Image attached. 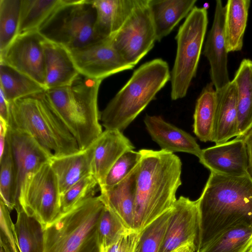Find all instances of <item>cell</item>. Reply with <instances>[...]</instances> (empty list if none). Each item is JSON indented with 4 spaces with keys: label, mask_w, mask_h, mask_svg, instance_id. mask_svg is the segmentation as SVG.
I'll return each instance as SVG.
<instances>
[{
    "label": "cell",
    "mask_w": 252,
    "mask_h": 252,
    "mask_svg": "<svg viewBox=\"0 0 252 252\" xmlns=\"http://www.w3.org/2000/svg\"><path fill=\"white\" fill-rule=\"evenodd\" d=\"M199 228L197 252L226 230L240 225L252 227V177L211 172L197 200Z\"/></svg>",
    "instance_id": "1"
},
{
    "label": "cell",
    "mask_w": 252,
    "mask_h": 252,
    "mask_svg": "<svg viewBox=\"0 0 252 252\" xmlns=\"http://www.w3.org/2000/svg\"><path fill=\"white\" fill-rule=\"evenodd\" d=\"M139 152L133 229L141 232L176 201L182 163L178 156L165 150Z\"/></svg>",
    "instance_id": "2"
},
{
    "label": "cell",
    "mask_w": 252,
    "mask_h": 252,
    "mask_svg": "<svg viewBox=\"0 0 252 252\" xmlns=\"http://www.w3.org/2000/svg\"><path fill=\"white\" fill-rule=\"evenodd\" d=\"M102 81L80 75L68 86L44 93L48 103L75 139L80 150L91 146L103 132L97 102Z\"/></svg>",
    "instance_id": "3"
},
{
    "label": "cell",
    "mask_w": 252,
    "mask_h": 252,
    "mask_svg": "<svg viewBox=\"0 0 252 252\" xmlns=\"http://www.w3.org/2000/svg\"><path fill=\"white\" fill-rule=\"evenodd\" d=\"M170 79L169 65L162 59H155L142 64L100 112L102 126L105 129L123 132Z\"/></svg>",
    "instance_id": "4"
},
{
    "label": "cell",
    "mask_w": 252,
    "mask_h": 252,
    "mask_svg": "<svg viewBox=\"0 0 252 252\" xmlns=\"http://www.w3.org/2000/svg\"><path fill=\"white\" fill-rule=\"evenodd\" d=\"M44 93L10 102L9 127L28 133L54 156L79 151L76 140L52 109Z\"/></svg>",
    "instance_id": "5"
},
{
    "label": "cell",
    "mask_w": 252,
    "mask_h": 252,
    "mask_svg": "<svg viewBox=\"0 0 252 252\" xmlns=\"http://www.w3.org/2000/svg\"><path fill=\"white\" fill-rule=\"evenodd\" d=\"M104 208L99 195L59 214L44 228V252H101L97 226Z\"/></svg>",
    "instance_id": "6"
},
{
    "label": "cell",
    "mask_w": 252,
    "mask_h": 252,
    "mask_svg": "<svg viewBox=\"0 0 252 252\" xmlns=\"http://www.w3.org/2000/svg\"><path fill=\"white\" fill-rule=\"evenodd\" d=\"M208 22L207 9L195 6L178 31L177 52L170 79L173 100L186 95L195 76Z\"/></svg>",
    "instance_id": "7"
},
{
    "label": "cell",
    "mask_w": 252,
    "mask_h": 252,
    "mask_svg": "<svg viewBox=\"0 0 252 252\" xmlns=\"http://www.w3.org/2000/svg\"><path fill=\"white\" fill-rule=\"evenodd\" d=\"M95 9L91 0H68L38 32L46 39L69 51L98 40Z\"/></svg>",
    "instance_id": "8"
},
{
    "label": "cell",
    "mask_w": 252,
    "mask_h": 252,
    "mask_svg": "<svg viewBox=\"0 0 252 252\" xmlns=\"http://www.w3.org/2000/svg\"><path fill=\"white\" fill-rule=\"evenodd\" d=\"M111 37L123 59L133 66L137 64L157 41L148 0H138L122 27Z\"/></svg>",
    "instance_id": "9"
},
{
    "label": "cell",
    "mask_w": 252,
    "mask_h": 252,
    "mask_svg": "<svg viewBox=\"0 0 252 252\" xmlns=\"http://www.w3.org/2000/svg\"><path fill=\"white\" fill-rule=\"evenodd\" d=\"M60 198L57 180L49 162L32 178L16 210H22L44 228L59 215Z\"/></svg>",
    "instance_id": "10"
},
{
    "label": "cell",
    "mask_w": 252,
    "mask_h": 252,
    "mask_svg": "<svg viewBox=\"0 0 252 252\" xmlns=\"http://www.w3.org/2000/svg\"><path fill=\"white\" fill-rule=\"evenodd\" d=\"M7 139L16 171V210L32 178L53 154L28 133L9 127Z\"/></svg>",
    "instance_id": "11"
},
{
    "label": "cell",
    "mask_w": 252,
    "mask_h": 252,
    "mask_svg": "<svg viewBox=\"0 0 252 252\" xmlns=\"http://www.w3.org/2000/svg\"><path fill=\"white\" fill-rule=\"evenodd\" d=\"M69 52L80 74L92 79L102 80L134 67L127 63L117 51L111 37L95 40Z\"/></svg>",
    "instance_id": "12"
},
{
    "label": "cell",
    "mask_w": 252,
    "mask_h": 252,
    "mask_svg": "<svg viewBox=\"0 0 252 252\" xmlns=\"http://www.w3.org/2000/svg\"><path fill=\"white\" fill-rule=\"evenodd\" d=\"M45 40L38 32L18 34L0 53V63L28 76L45 88Z\"/></svg>",
    "instance_id": "13"
},
{
    "label": "cell",
    "mask_w": 252,
    "mask_h": 252,
    "mask_svg": "<svg viewBox=\"0 0 252 252\" xmlns=\"http://www.w3.org/2000/svg\"><path fill=\"white\" fill-rule=\"evenodd\" d=\"M199 228L197 200L181 196L174 203L159 252H171L189 242L196 244Z\"/></svg>",
    "instance_id": "14"
},
{
    "label": "cell",
    "mask_w": 252,
    "mask_h": 252,
    "mask_svg": "<svg viewBox=\"0 0 252 252\" xmlns=\"http://www.w3.org/2000/svg\"><path fill=\"white\" fill-rule=\"evenodd\" d=\"M198 158L211 172L230 176L250 174L247 147L241 136L202 149Z\"/></svg>",
    "instance_id": "15"
},
{
    "label": "cell",
    "mask_w": 252,
    "mask_h": 252,
    "mask_svg": "<svg viewBox=\"0 0 252 252\" xmlns=\"http://www.w3.org/2000/svg\"><path fill=\"white\" fill-rule=\"evenodd\" d=\"M225 6L220 0L216 1L214 18L203 50L210 65L211 83L219 92L230 82L227 69V55L224 35Z\"/></svg>",
    "instance_id": "16"
},
{
    "label": "cell",
    "mask_w": 252,
    "mask_h": 252,
    "mask_svg": "<svg viewBox=\"0 0 252 252\" xmlns=\"http://www.w3.org/2000/svg\"><path fill=\"white\" fill-rule=\"evenodd\" d=\"M134 149L132 143L123 132L118 129L103 131L95 141L93 160L92 173L98 183L99 189L118 159L126 152Z\"/></svg>",
    "instance_id": "17"
},
{
    "label": "cell",
    "mask_w": 252,
    "mask_h": 252,
    "mask_svg": "<svg viewBox=\"0 0 252 252\" xmlns=\"http://www.w3.org/2000/svg\"><path fill=\"white\" fill-rule=\"evenodd\" d=\"M144 122L147 130L161 150L183 152L199 158L202 149L195 139L187 132L165 121L159 116L146 115Z\"/></svg>",
    "instance_id": "18"
},
{
    "label": "cell",
    "mask_w": 252,
    "mask_h": 252,
    "mask_svg": "<svg viewBox=\"0 0 252 252\" xmlns=\"http://www.w3.org/2000/svg\"><path fill=\"white\" fill-rule=\"evenodd\" d=\"M139 163L122 181L99 195L105 207L128 230H133L134 204Z\"/></svg>",
    "instance_id": "19"
},
{
    "label": "cell",
    "mask_w": 252,
    "mask_h": 252,
    "mask_svg": "<svg viewBox=\"0 0 252 252\" xmlns=\"http://www.w3.org/2000/svg\"><path fill=\"white\" fill-rule=\"evenodd\" d=\"M43 45L46 91L71 84L81 74L69 51L46 39Z\"/></svg>",
    "instance_id": "20"
},
{
    "label": "cell",
    "mask_w": 252,
    "mask_h": 252,
    "mask_svg": "<svg viewBox=\"0 0 252 252\" xmlns=\"http://www.w3.org/2000/svg\"><path fill=\"white\" fill-rule=\"evenodd\" d=\"M95 141L84 150L68 155L52 156L49 163L56 177L60 195L88 175L93 174Z\"/></svg>",
    "instance_id": "21"
},
{
    "label": "cell",
    "mask_w": 252,
    "mask_h": 252,
    "mask_svg": "<svg viewBox=\"0 0 252 252\" xmlns=\"http://www.w3.org/2000/svg\"><path fill=\"white\" fill-rule=\"evenodd\" d=\"M138 0H91L96 11L95 33L98 39L113 36L122 27Z\"/></svg>",
    "instance_id": "22"
},
{
    "label": "cell",
    "mask_w": 252,
    "mask_h": 252,
    "mask_svg": "<svg viewBox=\"0 0 252 252\" xmlns=\"http://www.w3.org/2000/svg\"><path fill=\"white\" fill-rule=\"evenodd\" d=\"M218 102L213 142L222 144L238 136L237 92L233 80L217 92Z\"/></svg>",
    "instance_id": "23"
},
{
    "label": "cell",
    "mask_w": 252,
    "mask_h": 252,
    "mask_svg": "<svg viewBox=\"0 0 252 252\" xmlns=\"http://www.w3.org/2000/svg\"><path fill=\"white\" fill-rule=\"evenodd\" d=\"M196 0H148L156 40L168 35L195 6Z\"/></svg>",
    "instance_id": "24"
},
{
    "label": "cell",
    "mask_w": 252,
    "mask_h": 252,
    "mask_svg": "<svg viewBox=\"0 0 252 252\" xmlns=\"http://www.w3.org/2000/svg\"><path fill=\"white\" fill-rule=\"evenodd\" d=\"M237 92L238 136L252 126V61L244 59L233 80Z\"/></svg>",
    "instance_id": "25"
},
{
    "label": "cell",
    "mask_w": 252,
    "mask_h": 252,
    "mask_svg": "<svg viewBox=\"0 0 252 252\" xmlns=\"http://www.w3.org/2000/svg\"><path fill=\"white\" fill-rule=\"evenodd\" d=\"M68 0H21L18 35L39 32Z\"/></svg>",
    "instance_id": "26"
},
{
    "label": "cell",
    "mask_w": 252,
    "mask_h": 252,
    "mask_svg": "<svg viewBox=\"0 0 252 252\" xmlns=\"http://www.w3.org/2000/svg\"><path fill=\"white\" fill-rule=\"evenodd\" d=\"M217 102V92L211 82L201 92L193 114V133L201 141L213 142Z\"/></svg>",
    "instance_id": "27"
},
{
    "label": "cell",
    "mask_w": 252,
    "mask_h": 252,
    "mask_svg": "<svg viewBox=\"0 0 252 252\" xmlns=\"http://www.w3.org/2000/svg\"><path fill=\"white\" fill-rule=\"evenodd\" d=\"M250 3V0H229L225 5L224 29L228 53L242 48Z\"/></svg>",
    "instance_id": "28"
},
{
    "label": "cell",
    "mask_w": 252,
    "mask_h": 252,
    "mask_svg": "<svg viewBox=\"0 0 252 252\" xmlns=\"http://www.w3.org/2000/svg\"><path fill=\"white\" fill-rule=\"evenodd\" d=\"M0 90L9 103L44 93L45 88L28 76L0 63Z\"/></svg>",
    "instance_id": "29"
},
{
    "label": "cell",
    "mask_w": 252,
    "mask_h": 252,
    "mask_svg": "<svg viewBox=\"0 0 252 252\" xmlns=\"http://www.w3.org/2000/svg\"><path fill=\"white\" fill-rule=\"evenodd\" d=\"M252 245V227L240 225L223 232L197 252H247Z\"/></svg>",
    "instance_id": "30"
},
{
    "label": "cell",
    "mask_w": 252,
    "mask_h": 252,
    "mask_svg": "<svg viewBox=\"0 0 252 252\" xmlns=\"http://www.w3.org/2000/svg\"><path fill=\"white\" fill-rule=\"evenodd\" d=\"M15 224L20 252H44V228L22 210L17 211Z\"/></svg>",
    "instance_id": "31"
},
{
    "label": "cell",
    "mask_w": 252,
    "mask_h": 252,
    "mask_svg": "<svg viewBox=\"0 0 252 252\" xmlns=\"http://www.w3.org/2000/svg\"><path fill=\"white\" fill-rule=\"evenodd\" d=\"M21 0H0V53L18 35Z\"/></svg>",
    "instance_id": "32"
},
{
    "label": "cell",
    "mask_w": 252,
    "mask_h": 252,
    "mask_svg": "<svg viewBox=\"0 0 252 252\" xmlns=\"http://www.w3.org/2000/svg\"><path fill=\"white\" fill-rule=\"evenodd\" d=\"M0 199L9 211L16 207V175L10 146L7 138L5 150L0 158Z\"/></svg>",
    "instance_id": "33"
},
{
    "label": "cell",
    "mask_w": 252,
    "mask_h": 252,
    "mask_svg": "<svg viewBox=\"0 0 252 252\" xmlns=\"http://www.w3.org/2000/svg\"><path fill=\"white\" fill-rule=\"evenodd\" d=\"M97 181L93 175H87L60 195V214L64 213L77 204L95 196L97 189Z\"/></svg>",
    "instance_id": "34"
},
{
    "label": "cell",
    "mask_w": 252,
    "mask_h": 252,
    "mask_svg": "<svg viewBox=\"0 0 252 252\" xmlns=\"http://www.w3.org/2000/svg\"><path fill=\"white\" fill-rule=\"evenodd\" d=\"M141 158L139 151L129 150L124 153L116 161L105 178L100 192L105 191L125 179L138 165Z\"/></svg>",
    "instance_id": "35"
},
{
    "label": "cell",
    "mask_w": 252,
    "mask_h": 252,
    "mask_svg": "<svg viewBox=\"0 0 252 252\" xmlns=\"http://www.w3.org/2000/svg\"><path fill=\"white\" fill-rule=\"evenodd\" d=\"M117 218L105 207L99 220L97 233L100 247H106L119 240L127 231Z\"/></svg>",
    "instance_id": "36"
},
{
    "label": "cell",
    "mask_w": 252,
    "mask_h": 252,
    "mask_svg": "<svg viewBox=\"0 0 252 252\" xmlns=\"http://www.w3.org/2000/svg\"><path fill=\"white\" fill-rule=\"evenodd\" d=\"M0 244L4 252H20L15 229L10 211L0 200Z\"/></svg>",
    "instance_id": "37"
},
{
    "label": "cell",
    "mask_w": 252,
    "mask_h": 252,
    "mask_svg": "<svg viewBox=\"0 0 252 252\" xmlns=\"http://www.w3.org/2000/svg\"><path fill=\"white\" fill-rule=\"evenodd\" d=\"M141 232L129 230L122 237L117 252H138Z\"/></svg>",
    "instance_id": "38"
},
{
    "label": "cell",
    "mask_w": 252,
    "mask_h": 252,
    "mask_svg": "<svg viewBox=\"0 0 252 252\" xmlns=\"http://www.w3.org/2000/svg\"><path fill=\"white\" fill-rule=\"evenodd\" d=\"M9 103L2 92L0 90V118L7 123L9 118Z\"/></svg>",
    "instance_id": "39"
},
{
    "label": "cell",
    "mask_w": 252,
    "mask_h": 252,
    "mask_svg": "<svg viewBox=\"0 0 252 252\" xmlns=\"http://www.w3.org/2000/svg\"><path fill=\"white\" fill-rule=\"evenodd\" d=\"M197 245L194 242H189L176 248L171 252H196Z\"/></svg>",
    "instance_id": "40"
},
{
    "label": "cell",
    "mask_w": 252,
    "mask_h": 252,
    "mask_svg": "<svg viewBox=\"0 0 252 252\" xmlns=\"http://www.w3.org/2000/svg\"><path fill=\"white\" fill-rule=\"evenodd\" d=\"M121 239L116 242L106 247H100L101 252H117Z\"/></svg>",
    "instance_id": "41"
},
{
    "label": "cell",
    "mask_w": 252,
    "mask_h": 252,
    "mask_svg": "<svg viewBox=\"0 0 252 252\" xmlns=\"http://www.w3.org/2000/svg\"><path fill=\"white\" fill-rule=\"evenodd\" d=\"M247 252H252V245L250 247V248L248 249V250L247 251Z\"/></svg>",
    "instance_id": "42"
},
{
    "label": "cell",
    "mask_w": 252,
    "mask_h": 252,
    "mask_svg": "<svg viewBox=\"0 0 252 252\" xmlns=\"http://www.w3.org/2000/svg\"><path fill=\"white\" fill-rule=\"evenodd\" d=\"M0 252H4V251L3 250V249L0 248Z\"/></svg>",
    "instance_id": "43"
},
{
    "label": "cell",
    "mask_w": 252,
    "mask_h": 252,
    "mask_svg": "<svg viewBox=\"0 0 252 252\" xmlns=\"http://www.w3.org/2000/svg\"><path fill=\"white\" fill-rule=\"evenodd\" d=\"M138 251H139V249H138Z\"/></svg>",
    "instance_id": "44"
}]
</instances>
